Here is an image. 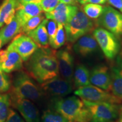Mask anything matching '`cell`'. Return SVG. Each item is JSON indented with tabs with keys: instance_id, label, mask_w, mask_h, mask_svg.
<instances>
[{
	"instance_id": "cell-25",
	"label": "cell",
	"mask_w": 122,
	"mask_h": 122,
	"mask_svg": "<svg viewBox=\"0 0 122 122\" xmlns=\"http://www.w3.org/2000/svg\"><path fill=\"white\" fill-rule=\"evenodd\" d=\"M84 5L83 11L90 19H98L103 11V7L100 5L90 3Z\"/></svg>"
},
{
	"instance_id": "cell-22",
	"label": "cell",
	"mask_w": 122,
	"mask_h": 122,
	"mask_svg": "<svg viewBox=\"0 0 122 122\" xmlns=\"http://www.w3.org/2000/svg\"><path fill=\"white\" fill-rule=\"evenodd\" d=\"M90 71L87 67L82 63L77 64L74 69L73 81L75 88L83 87L90 84Z\"/></svg>"
},
{
	"instance_id": "cell-27",
	"label": "cell",
	"mask_w": 122,
	"mask_h": 122,
	"mask_svg": "<svg viewBox=\"0 0 122 122\" xmlns=\"http://www.w3.org/2000/svg\"><path fill=\"white\" fill-rule=\"evenodd\" d=\"M44 19V15H42V14L30 18L23 25H22L20 32L25 33L27 34L30 31L37 28Z\"/></svg>"
},
{
	"instance_id": "cell-15",
	"label": "cell",
	"mask_w": 122,
	"mask_h": 122,
	"mask_svg": "<svg viewBox=\"0 0 122 122\" xmlns=\"http://www.w3.org/2000/svg\"><path fill=\"white\" fill-rule=\"evenodd\" d=\"M74 50L80 57L86 58L96 54L98 50V44L93 35L86 34L75 42Z\"/></svg>"
},
{
	"instance_id": "cell-24",
	"label": "cell",
	"mask_w": 122,
	"mask_h": 122,
	"mask_svg": "<svg viewBox=\"0 0 122 122\" xmlns=\"http://www.w3.org/2000/svg\"><path fill=\"white\" fill-rule=\"evenodd\" d=\"M11 105L10 96L9 94H0V122H5L8 115Z\"/></svg>"
},
{
	"instance_id": "cell-10",
	"label": "cell",
	"mask_w": 122,
	"mask_h": 122,
	"mask_svg": "<svg viewBox=\"0 0 122 122\" xmlns=\"http://www.w3.org/2000/svg\"><path fill=\"white\" fill-rule=\"evenodd\" d=\"M23 67L20 56L11 44L6 50L0 51V68L6 73L19 71Z\"/></svg>"
},
{
	"instance_id": "cell-4",
	"label": "cell",
	"mask_w": 122,
	"mask_h": 122,
	"mask_svg": "<svg viewBox=\"0 0 122 122\" xmlns=\"http://www.w3.org/2000/svg\"><path fill=\"white\" fill-rule=\"evenodd\" d=\"M65 27L67 41L73 44L79 38L93 31L95 24L84 12L78 9L65 24Z\"/></svg>"
},
{
	"instance_id": "cell-17",
	"label": "cell",
	"mask_w": 122,
	"mask_h": 122,
	"mask_svg": "<svg viewBox=\"0 0 122 122\" xmlns=\"http://www.w3.org/2000/svg\"><path fill=\"white\" fill-rule=\"evenodd\" d=\"M78 10L77 6L59 3L53 11L45 13L46 19L56 21L58 24L65 25Z\"/></svg>"
},
{
	"instance_id": "cell-38",
	"label": "cell",
	"mask_w": 122,
	"mask_h": 122,
	"mask_svg": "<svg viewBox=\"0 0 122 122\" xmlns=\"http://www.w3.org/2000/svg\"><path fill=\"white\" fill-rule=\"evenodd\" d=\"M84 1V0H78L79 3H80V2H81V1Z\"/></svg>"
},
{
	"instance_id": "cell-1",
	"label": "cell",
	"mask_w": 122,
	"mask_h": 122,
	"mask_svg": "<svg viewBox=\"0 0 122 122\" xmlns=\"http://www.w3.org/2000/svg\"><path fill=\"white\" fill-rule=\"evenodd\" d=\"M57 51L48 48H39L25 64L28 75L40 83L57 77L59 68Z\"/></svg>"
},
{
	"instance_id": "cell-3",
	"label": "cell",
	"mask_w": 122,
	"mask_h": 122,
	"mask_svg": "<svg viewBox=\"0 0 122 122\" xmlns=\"http://www.w3.org/2000/svg\"><path fill=\"white\" fill-rule=\"evenodd\" d=\"M30 76L24 71H19L11 80L10 97L37 101L43 95L41 88L36 85Z\"/></svg>"
},
{
	"instance_id": "cell-34",
	"label": "cell",
	"mask_w": 122,
	"mask_h": 122,
	"mask_svg": "<svg viewBox=\"0 0 122 122\" xmlns=\"http://www.w3.org/2000/svg\"><path fill=\"white\" fill-rule=\"evenodd\" d=\"M60 2L70 5L77 6L78 4V0H60Z\"/></svg>"
},
{
	"instance_id": "cell-39",
	"label": "cell",
	"mask_w": 122,
	"mask_h": 122,
	"mask_svg": "<svg viewBox=\"0 0 122 122\" xmlns=\"http://www.w3.org/2000/svg\"><path fill=\"white\" fill-rule=\"evenodd\" d=\"M120 107L122 109V105H120Z\"/></svg>"
},
{
	"instance_id": "cell-30",
	"label": "cell",
	"mask_w": 122,
	"mask_h": 122,
	"mask_svg": "<svg viewBox=\"0 0 122 122\" xmlns=\"http://www.w3.org/2000/svg\"><path fill=\"white\" fill-rule=\"evenodd\" d=\"M60 2V0H42L40 5L44 11L48 13L53 11Z\"/></svg>"
},
{
	"instance_id": "cell-16",
	"label": "cell",
	"mask_w": 122,
	"mask_h": 122,
	"mask_svg": "<svg viewBox=\"0 0 122 122\" xmlns=\"http://www.w3.org/2000/svg\"><path fill=\"white\" fill-rule=\"evenodd\" d=\"M110 70L111 78V93L122 100V50L115 58Z\"/></svg>"
},
{
	"instance_id": "cell-14",
	"label": "cell",
	"mask_w": 122,
	"mask_h": 122,
	"mask_svg": "<svg viewBox=\"0 0 122 122\" xmlns=\"http://www.w3.org/2000/svg\"><path fill=\"white\" fill-rule=\"evenodd\" d=\"M11 44L24 62H27L39 48L31 38L23 34L16 36Z\"/></svg>"
},
{
	"instance_id": "cell-6",
	"label": "cell",
	"mask_w": 122,
	"mask_h": 122,
	"mask_svg": "<svg viewBox=\"0 0 122 122\" xmlns=\"http://www.w3.org/2000/svg\"><path fill=\"white\" fill-rule=\"evenodd\" d=\"M93 35L105 57L110 61L115 59L121 48L118 38L109 30L102 27L94 29Z\"/></svg>"
},
{
	"instance_id": "cell-13",
	"label": "cell",
	"mask_w": 122,
	"mask_h": 122,
	"mask_svg": "<svg viewBox=\"0 0 122 122\" xmlns=\"http://www.w3.org/2000/svg\"><path fill=\"white\" fill-rule=\"evenodd\" d=\"M59 73L63 79L72 83L74 71V59L68 49H62L57 51Z\"/></svg>"
},
{
	"instance_id": "cell-12",
	"label": "cell",
	"mask_w": 122,
	"mask_h": 122,
	"mask_svg": "<svg viewBox=\"0 0 122 122\" xmlns=\"http://www.w3.org/2000/svg\"><path fill=\"white\" fill-rule=\"evenodd\" d=\"M11 105L18 109L26 122H40V114L37 107L28 99L10 97Z\"/></svg>"
},
{
	"instance_id": "cell-2",
	"label": "cell",
	"mask_w": 122,
	"mask_h": 122,
	"mask_svg": "<svg viewBox=\"0 0 122 122\" xmlns=\"http://www.w3.org/2000/svg\"><path fill=\"white\" fill-rule=\"evenodd\" d=\"M53 109L71 122H89V114L83 100L76 96L53 98Z\"/></svg>"
},
{
	"instance_id": "cell-29",
	"label": "cell",
	"mask_w": 122,
	"mask_h": 122,
	"mask_svg": "<svg viewBox=\"0 0 122 122\" xmlns=\"http://www.w3.org/2000/svg\"><path fill=\"white\" fill-rule=\"evenodd\" d=\"M46 29L49 36V42H51L54 39L58 30V24L56 21L48 19L46 23Z\"/></svg>"
},
{
	"instance_id": "cell-7",
	"label": "cell",
	"mask_w": 122,
	"mask_h": 122,
	"mask_svg": "<svg viewBox=\"0 0 122 122\" xmlns=\"http://www.w3.org/2000/svg\"><path fill=\"white\" fill-rule=\"evenodd\" d=\"M75 95L79 96L82 100L96 102H109L115 104H120L122 100L112 94L110 92L94 86L88 85L83 87L78 88L74 92Z\"/></svg>"
},
{
	"instance_id": "cell-33",
	"label": "cell",
	"mask_w": 122,
	"mask_h": 122,
	"mask_svg": "<svg viewBox=\"0 0 122 122\" xmlns=\"http://www.w3.org/2000/svg\"><path fill=\"white\" fill-rule=\"evenodd\" d=\"M107 0H84V1H81L80 2V4L84 5L85 4H105L106 3Z\"/></svg>"
},
{
	"instance_id": "cell-21",
	"label": "cell",
	"mask_w": 122,
	"mask_h": 122,
	"mask_svg": "<svg viewBox=\"0 0 122 122\" xmlns=\"http://www.w3.org/2000/svg\"><path fill=\"white\" fill-rule=\"evenodd\" d=\"M21 28V23L16 15H15L11 22L0 30V38L2 41L3 45L7 43L18 33L20 32Z\"/></svg>"
},
{
	"instance_id": "cell-36",
	"label": "cell",
	"mask_w": 122,
	"mask_h": 122,
	"mask_svg": "<svg viewBox=\"0 0 122 122\" xmlns=\"http://www.w3.org/2000/svg\"><path fill=\"white\" fill-rule=\"evenodd\" d=\"M116 122H122V109L120 107L119 114L118 118L117 119Z\"/></svg>"
},
{
	"instance_id": "cell-28",
	"label": "cell",
	"mask_w": 122,
	"mask_h": 122,
	"mask_svg": "<svg viewBox=\"0 0 122 122\" xmlns=\"http://www.w3.org/2000/svg\"><path fill=\"white\" fill-rule=\"evenodd\" d=\"M7 74L0 68V93L6 92L11 87V79Z\"/></svg>"
},
{
	"instance_id": "cell-19",
	"label": "cell",
	"mask_w": 122,
	"mask_h": 122,
	"mask_svg": "<svg viewBox=\"0 0 122 122\" xmlns=\"http://www.w3.org/2000/svg\"><path fill=\"white\" fill-rule=\"evenodd\" d=\"M48 19H44L40 25L34 30L27 33L39 46V48H48L49 46V36L46 29Z\"/></svg>"
},
{
	"instance_id": "cell-9",
	"label": "cell",
	"mask_w": 122,
	"mask_h": 122,
	"mask_svg": "<svg viewBox=\"0 0 122 122\" xmlns=\"http://www.w3.org/2000/svg\"><path fill=\"white\" fill-rule=\"evenodd\" d=\"M40 87L42 92L53 98L65 97L73 90L72 83L58 76L41 83Z\"/></svg>"
},
{
	"instance_id": "cell-31",
	"label": "cell",
	"mask_w": 122,
	"mask_h": 122,
	"mask_svg": "<svg viewBox=\"0 0 122 122\" xmlns=\"http://www.w3.org/2000/svg\"><path fill=\"white\" fill-rule=\"evenodd\" d=\"M5 122H24V121L16 111L13 109H10Z\"/></svg>"
},
{
	"instance_id": "cell-8",
	"label": "cell",
	"mask_w": 122,
	"mask_h": 122,
	"mask_svg": "<svg viewBox=\"0 0 122 122\" xmlns=\"http://www.w3.org/2000/svg\"><path fill=\"white\" fill-rule=\"evenodd\" d=\"M97 24L104 27L118 39L122 37V14L112 7H103Z\"/></svg>"
},
{
	"instance_id": "cell-11",
	"label": "cell",
	"mask_w": 122,
	"mask_h": 122,
	"mask_svg": "<svg viewBox=\"0 0 122 122\" xmlns=\"http://www.w3.org/2000/svg\"><path fill=\"white\" fill-rule=\"evenodd\" d=\"M90 83L107 92L111 91L110 70L104 64L97 65L90 72Z\"/></svg>"
},
{
	"instance_id": "cell-35",
	"label": "cell",
	"mask_w": 122,
	"mask_h": 122,
	"mask_svg": "<svg viewBox=\"0 0 122 122\" xmlns=\"http://www.w3.org/2000/svg\"><path fill=\"white\" fill-rule=\"evenodd\" d=\"M18 4H24L28 3H35V4H40L42 0H18Z\"/></svg>"
},
{
	"instance_id": "cell-37",
	"label": "cell",
	"mask_w": 122,
	"mask_h": 122,
	"mask_svg": "<svg viewBox=\"0 0 122 122\" xmlns=\"http://www.w3.org/2000/svg\"><path fill=\"white\" fill-rule=\"evenodd\" d=\"M3 46V44H2V41L1 40V38H0V51H1V49L2 48V46Z\"/></svg>"
},
{
	"instance_id": "cell-32",
	"label": "cell",
	"mask_w": 122,
	"mask_h": 122,
	"mask_svg": "<svg viewBox=\"0 0 122 122\" xmlns=\"http://www.w3.org/2000/svg\"><path fill=\"white\" fill-rule=\"evenodd\" d=\"M110 4L115 7L122 13V0H107Z\"/></svg>"
},
{
	"instance_id": "cell-20",
	"label": "cell",
	"mask_w": 122,
	"mask_h": 122,
	"mask_svg": "<svg viewBox=\"0 0 122 122\" xmlns=\"http://www.w3.org/2000/svg\"><path fill=\"white\" fill-rule=\"evenodd\" d=\"M18 5V0H4L0 6V28L12 20L15 15Z\"/></svg>"
},
{
	"instance_id": "cell-26",
	"label": "cell",
	"mask_w": 122,
	"mask_h": 122,
	"mask_svg": "<svg viewBox=\"0 0 122 122\" xmlns=\"http://www.w3.org/2000/svg\"><path fill=\"white\" fill-rule=\"evenodd\" d=\"M66 33L62 24H58V30L53 40L49 44L54 49L60 48L65 43Z\"/></svg>"
},
{
	"instance_id": "cell-18",
	"label": "cell",
	"mask_w": 122,
	"mask_h": 122,
	"mask_svg": "<svg viewBox=\"0 0 122 122\" xmlns=\"http://www.w3.org/2000/svg\"><path fill=\"white\" fill-rule=\"evenodd\" d=\"M42 11L43 10L39 4H18L15 15L20 22L22 27L29 19L41 14Z\"/></svg>"
},
{
	"instance_id": "cell-5",
	"label": "cell",
	"mask_w": 122,
	"mask_h": 122,
	"mask_svg": "<svg viewBox=\"0 0 122 122\" xmlns=\"http://www.w3.org/2000/svg\"><path fill=\"white\" fill-rule=\"evenodd\" d=\"M89 114V122H116L119 114L120 105L90 102L83 100Z\"/></svg>"
},
{
	"instance_id": "cell-23",
	"label": "cell",
	"mask_w": 122,
	"mask_h": 122,
	"mask_svg": "<svg viewBox=\"0 0 122 122\" xmlns=\"http://www.w3.org/2000/svg\"><path fill=\"white\" fill-rule=\"evenodd\" d=\"M41 120L42 122H71L53 109L44 111L41 117Z\"/></svg>"
}]
</instances>
